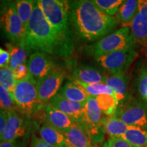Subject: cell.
Here are the masks:
<instances>
[{
    "label": "cell",
    "mask_w": 147,
    "mask_h": 147,
    "mask_svg": "<svg viewBox=\"0 0 147 147\" xmlns=\"http://www.w3.org/2000/svg\"><path fill=\"white\" fill-rule=\"evenodd\" d=\"M74 37L57 32L45 18L38 1H34V10L25 34V48L28 53L41 52L68 58L74 51Z\"/></svg>",
    "instance_id": "1"
},
{
    "label": "cell",
    "mask_w": 147,
    "mask_h": 147,
    "mask_svg": "<svg viewBox=\"0 0 147 147\" xmlns=\"http://www.w3.org/2000/svg\"><path fill=\"white\" fill-rule=\"evenodd\" d=\"M69 21L75 34L86 42L104 38L118 24L115 18L103 13L89 0L69 1Z\"/></svg>",
    "instance_id": "2"
},
{
    "label": "cell",
    "mask_w": 147,
    "mask_h": 147,
    "mask_svg": "<svg viewBox=\"0 0 147 147\" xmlns=\"http://www.w3.org/2000/svg\"><path fill=\"white\" fill-rule=\"evenodd\" d=\"M0 32L10 43L25 48L26 29L18 15L15 1H0Z\"/></svg>",
    "instance_id": "3"
},
{
    "label": "cell",
    "mask_w": 147,
    "mask_h": 147,
    "mask_svg": "<svg viewBox=\"0 0 147 147\" xmlns=\"http://www.w3.org/2000/svg\"><path fill=\"white\" fill-rule=\"evenodd\" d=\"M136 42L127 26L121 27L116 32L106 36L93 45L88 46L86 52L95 59L102 55L115 51L134 48Z\"/></svg>",
    "instance_id": "4"
},
{
    "label": "cell",
    "mask_w": 147,
    "mask_h": 147,
    "mask_svg": "<svg viewBox=\"0 0 147 147\" xmlns=\"http://www.w3.org/2000/svg\"><path fill=\"white\" fill-rule=\"evenodd\" d=\"M45 18L57 32L74 37L69 21V1L63 0H38Z\"/></svg>",
    "instance_id": "5"
},
{
    "label": "cell",
    "mask_w": 147,
    "mask_h": 147,
    "mask_svg": "<svg viewBox=\"0 0 147 147\" xmlns=\"http://www.w3.org/2000/svg\"><path fill=\"white\" fill-rule=\"evenodd\" d=\"M12 95L18 112L22 115L30 117L38 110L37 81L31 74L25 80L16 82Z\"/></svg>",
    "instance_id": "6"
},
{
    "label": "cell",
    "mask_w": 147,
    "mask_h": 147,
    "mask_svg": "<svg viewBox=\"0 0 147 147\" xmlns=\"http://www.w3.org/2000/svg\"><path fill=\"white\" fill-rule=\"evenodd\" d=\"M104 118L95 97L88 99L84 109V119L82 123L78 124L85 131L93 144L102 142L104 139L105 129Z\"/></svg>",
    "instance_id": "7"
},
{
    "label": "cell",
    "mask_w": 147,
    "mask_h": 147,
    "mask_svg": "<svg viewBox=\"0 0 147 147\" xmlns=\"http://www.w3.org/2000/svg\"><path fill=\"white\" fill-rule=\"evenodd\" d=\"M137 56L134 48H127L102 55L95 60L110 75H117L125 72Z\"/></svg>",
    "instance_id": "8"
},
{
    "label": "cell",
    "mask_w": 147,
    "mask_h": 147,
    "mask_svg": "<svg viewBox=\"0 0 147 147\" xmlns=\"http://www.w3.org/2000/svg\"><path fill=\"white\" fill-rule=\"evenodd\" d=\"M113 116L129 126L137 127L147 131V106L144 102L130 100L119 105Z\"/></svg>",
    "instance_id": "9"
},
{
    "label": "cell",
    "mask_w": 147,
    "mask_h": 147,
    "mask_svg": "<svg viewBox=\"0 0 147 147\" xmlns=\"http://www.w3.org/2000/svg\"><path fill=\"white\" fill-rule=\"evenodd\" d=\"M64 79L63 72L54 68L49 74L37 81L38 105L49 103L52 97L59 91Z\"/></svg>",
    "instance_id": "10"
},
{
    "label": "cell",
    "mask_w": 147,
    "mask_h": 147,
    "mask_svg": "<svg viewBox=\"0 0 147 147\" xmlns=\"http://www.w3.org/2000/svg\"><path fill=\"white\" fill-rule=\"evenodd\" d=\"M40 110L42 112V117L47 125L56 129L61 132H65L73 127L77 125V123L70 117L57 109L49 103L41 105Z\"/></svg>",
    "instance_id": "11"
},
{
    "label": "cell",
    "mask_w": 147,
    "mask_h": 147,
    "mask_svg": "<svg viewBox=\"0 0 147 147\" xmlns=\"http://www.w3.org/2000/svg\"><path fill=\"white\" fill-rule=\"evenodd\" d=\"M8 118L0 142H15L18 138L25 136L27 125L25 121L16 110L8 112Z\"/></svg>",
    "instance_id": "12"
},
{
    "label": "cell",
    "mask_w": 147,
    "mask_h": 147,
    "mask_svg": "<svg viewBox=\"0 0 147 147\" xmlns=\"http://www.w3.org/2000/svg\"><path fill=\"white\" fill-rule=\"evenodd\" d=\"M130 26L136 42L147 50V0L139 1L138 11Z\"/></svg>",
    "instance_id": "13"
},
{
    "label": "cell",
    "mask_w": 147,
    "mask_h": 147,
    "mask_svg": "<svg viewBox=\"0 0 147 147\" xmlns=\"http://www.w3.org/2000/svg\"><path fill=\"white\" fill-rule=\"evenodd\" d=\"M27 64L29 74L36 81L41 80L54 69L51 59L47 54L41 52L31 54Z\"/></svg>",
    "instance_id": "14"
},
{
    "label": "cell",
    "mask_w": 147,
    "mask_h": 147,
    "mask_svg": "<svg viewBox=\"0 0 147 147\" xmlns=\"http://www.w3.org/2000/svg\"><path fill=\"white\" fill-rule=\"evenodd\" d=\"M49 104L65 114L77 124L82 123L84 119V104L72 102L57 93L51 99Z\"/></svg>",
    "instance_id": "15"
},
{
    "label": "cell",
    "mask_w": 147,
    "mask_h": 147,
    "mask_svg": "<svg viewBox=\"0 0 147 147\" xmlns=\"http://www.w3.org/2000/svg\"><path fill=\"white\" fill-rule=\"evenodd\" d=\"M129 77L125 73L107 76L105 84L112 90L119 105L126 104L131 100L129 93Z\"/></svg>",
    "instance_id": "16"
},
{
    "label": "cell",
    "mask_w": 147,
    "mask_h": 147,
    "mask_svg": "<svg viewBox=\"0 0 147 147\" xmlns=\"http://www.w3.org/2000/svg\"><path fill=\"white\" fill-rule=\"evenodd\" d=\"M74 79L86 84L105 83L107 76L95 67L80 65L75 67L72 73Z\"/></svg>",
    "instance_id": "17"
},
{
    "label": "cell",
    "mask_w": 147,
    "mask_h": 147,
    "mask_svg": "<svg viewBox=\"0 0 147 147\" xmlns=\"http://www.w3.org/2000/svg\"><path fill=\"white\" fill-rule=\"evenodd\" d=\"M67 147H97L82 129L76 126L63 132Z\"/></svg>",
    "instance_id": "18"
},
{
    "label": "cell",
    "mask_w": 147,
    "mask_h": 147,
    "mask_svg": "<svg viewBox=\"0 0 147 147\" xmlns=\"http://www.w3.org/2000/svg\"><path fill=\"white\" fill-rule=\"evenodd\" d=\"M58 93L67 100L81 104H85L90 97L84 89L72 81L66 82Z\"/></svg>",
    "instance_id": "19"
},
{
    "label": "cell",
    "mask_w": 147,
    "mask_h": 147,
    "mask_svg": "<svg viewBox=\"0 0 147 147\" xmlns=\"http://www.w3.org/2000/svg\"><path fill=\"white\" fill-rule=\"evenodd\" d=\"M40 139L48 144L57 147H67L66 138L63 132L44 125L39 129Z\"/></svg>",
    "instance_id": "20"
},
{
    "label": "cell",
    "mask_w": 147,
    "mask_h": 147,
    "mask_svg": "<svg viewBox=\"0 0 147 147\" xmlns=\"http://www.w3.org/2000/svg\"><path fill=\"white\" fill-rule=\"evenodd\" d=\"M139 1L125 0L119 7L116 16L117 23L121 24H131L138 11Z\"/></svg>",
    "instance_id": "21"
},
{
    "label": "cell",
    "mask_w": 147,
    "mask_h": 147,
    "mask_svg": "<svg viewBox=\"0 0 147 147\" xmlns=\"http://www.w3.org/2000/svg\"><path fill=\"white\" fill-rule=\"evenodd\" d=\"M7 51L10 53V63L9 67L12 70L17 68L21 64L26 63L28 51L24 47L14 45L13 44L7 43L5 45Z\"/></svg>",
    "instance_id": "22"
},
{
    "label": "cell",
    "mask_w": 147,
    "mask_h": 147,
    "mask_svg": "<svg viewBox=\"0 0 147 147\" xmlns=\"http://www.w3.org/2000/svg\"><path fill=\"white\" fill-rule=\"evenodd\" d=\"M121 138L134 147H147V131L142 128L131 126Z\"/></svg>",
    "instance_id": "23"
},
{
    "label": "cell",
    "mask_w": 147,
    "mask_h": 147,
    "mask_svg": "<svg viewBox=\"0 0 147 147\" xmlns=\"http://www.w3.org/2000/svg\"><path fill=\"white\" fill-rule=\"evenodd\" d=\"M103 124L106 133L110 137H121L131 127L124 123L115 116L104 118Z\"/></svg>",
    "instance_id": "24"
},
{
    "label": "cell",
    "mask_w": 147,
    "mask_h": 147,
    "mask_svg": "<svg viewBox=\"0 0 147 147\" xmlns=\"http://www.w3.org/2000/svg\"><path fill=\"white\" fill-rule=\"evenodd\" d=\"M97 104L102 113L113 116L119 106V102L113 95L103 94L95 97Z\"/></svg>",
    "instance_id": "25"
},
{
    "label": "cell",
    "mask_w": 147,
    "mask_h": 147,
    "mask_svg": "<svg viewBox=\"0 0 147 147\" xmlns=\"http://www.w3.org/2000/svg\"><path fill=\"white\" fill-rule=\"evenodd\" d=\"M15 2L18 15L21 18L24 28L26 29L32 17L33 10H34V1L18 0V1H15Z\"/></svg>",
    "instance_id": "26"
},
{
    "label": "cell",
    "mask_w": 147,
    "mask_h": 147,
    "mask_svg": "<svg viewBox=\"0 0 147 147\" xmlns=\"http://www.w3.org/2000/svg\"><path fill=\"white\" fill-rule=\"evenodd\" d=\"M71 81L74 83L78 84L80 87H81L82 89H84V91L87 92L90 97H95L98 96V95L103 94H109L114 95L113 91L105 83L86 84L84 83V82L78 81V80L74 78Z\"/></svg>",
    "instance_id": "27"
},
{
    "label": "cell",
    "mask_w": 147,
    "mask_h": 147,
    "mask_svg": "<svg viewBox=\"0 0 147 147\" xmlns=\"http://www.w3.org/2000/svg\"><path fill=\"white\" fill-rule=\"evenodd\" d=\"M123 1L124 0H93L92 2L103 13L113 16L117 14Z\"/></svg>",
    "instance_id": "28"
},
{
    "label": "cell",
    "mask_w": 147,
    "mask_h": 147,
    "mask_svg": "<svg viewBox=\"0 0 147 147\" xmlns=\"http://www.w3.org/2000/svg\"><path fill=\"white\" fill-rule=\"evenodd\" d=\"M16 80L14 76L13 70L9 67L0 68V85L11 93L14 89Z\"/></svg>",
    "instance_id": "29"
},
{
    "label": "cell",
    "mask_w": 147,
    "mask_h": 147,
    "mask_svg": "<svg viewBox=\"0 0 147 147\" xmlns=\"http://www.w3.org/2000/svg\"><path fill=\"white\" fill-rule=\"evenodd\" d=\"M0 108L6 113L12 110H16L18 112L17 106L14 102L12 93L1 85H0Z\"/></svg>",
    "instance_id": "30"
},
{
    "label": "cell",
    "mask_w": 147,
    "mask_h": 147,
    "mask_svg": "<svg viewBox=\"0 0 147 147\" xmlns=\"http://www.w3.org/2000/svg\"><path fill=\"white\" fill-rule=\"evenodd\" d=\"M137 89L140 95L145 101L147 95V67L142 65L137 78Z\"/></svg>",
    "instance_id": "31"
},
{
    "label": "cell",
    "mask_w": 147,
    "mask_h": 147,
    "mask_svg": "<svg viewBox=\"0 0 147 147\" xmlns=\"http://www.w3.org/2000/svg\"><path fill=\"white\" fill-rule=\"evenodd\" d=\"M103 147H134L121 137H110L103 144Z\"/></svg>",
    "instance_id": "32"
},
{
    "label": "cell",
    "mask_w": 147,
    "mask_h": 147,
    "mask_svg": "<svg viewBox=\"0 0 147 147\" xmlns=\"http://www.w3.org/2000/svg\"><path fill=\"white\" fill-rule=\"evenodd\" d=\"M27 62L25 63L21 64V65L18 66L17 68H16L13 70L14 76L15 80H16V82L25 80L30 74L28 69V67H27Z\"/></svg>",
    "instance_id": "33"
},
{
    "label": "cell",
    "mask_w": 147,
    "mask_h": 147,
    "mask_svg": "<svg viewBox=\"0 0 147 147\" xmlns=\"http://www.w3.org/2000/svg\"><path fill=\"white\" fill-rule=\"evenodd\" d=\"M10 63V53L7 50L0 47V68L9 67Z\"/></svg>",
    "instance_id": "34"
},
{
    "label": "cell",
    "mask_w": 147,
    "mask_h": 147,
    "mask_svg": "<svg viewBox=\"0 0 147 147\" xmlns=\"http://www.w3.org/2000/svg\"><path fill=\"white\" fill-rule=\"evenodd\" d=\"M31 147H57L53 145H51L45 142L42 139L36 137V136H33L31 143Z\"/></svg>",
    "instance_id": "35"
},
{
    "label": "cell",
    "mask_w": 147,
    "mask_h": 147,
    "mask_svg": "<svg viewBox=\"0 0 147 147\" xmlns=\"http://www.w3.org/2000/svg\"><path fill=\"white\" fill-rule=\"evenodd\" d=\"M7 118H8V115H7L6 112L3 111L0 108V138L4 131L7 122Z\"/></svg>",
    "instance_id": "36"
},
{
    "label": "cell",
    "mask_w": 147,
    "mask_h": 147,
    "mask_svg": "<svg viewBox=\"0 0 147 147\" xmlns=\"http://www.w3.org/2000/svg\"><path fill=\"white\" fill-rule=\"evenodd\" d=\"M0 147H16L15 142H0Z\"/></svg>",
    "instance_id": "37"
}]
</instances>
